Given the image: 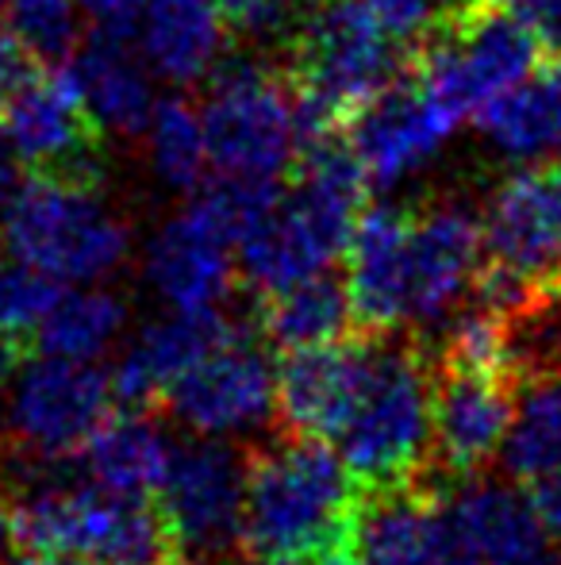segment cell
<instances>
[{"label":"cell","mask_w":561,"mask_h":565,"mask_svg":"<svg viewBox=\"0 0 561 565\" xmlns=\"http://www.w3.org/2000/svg\"><path fill=\"white\" fill-rule=\"evenodd\" d=\"M547 565H561V551H550V562Z\"/></svg>","instance_id":"41"},{"label":"cell","mask_w":561,"mask_h":565,"mask_svg":"<svg viewBox=\"0 0 561 565\" xmlns=\"http://www.w3.org/2000/svg\"><path fill=\"white\" fill-rule=\"evenodd\" d=\"M128 224L100 185L28 173L0 209V250L58 281H100L128 258Z\"/></svg>","instance_id":"4"},{"label":"cell","mask_w":561,"mask_h":565,"mask_svg":"<svg viewBox=\"0 0 561 565\" xmlns=\"http://www.w3.org/2000/svg\"><path fill=\"white\" fill-rule=\"evenodd\" d=\"M374 335H354L281 354L278 362V427L289 435L331 443L358 401Z\"/></svg>","instance_id":"13"},{"label":"cell","mask_w":561,"mask_h":565,"mask_svg":"<svg viewBox=\"0 0 561 565\" xmlns=\"http://www.w3.org/2000/svg\"><path fill=\"white\" fill-rule=\"evenodd\" d=\"M150 0H82V12L89 15L97 35L112 39H136L139 20Z\"/></svg>","instance_id":"33"},{"label":"cell","mask_w":561,"mask_h":565,"mask_svg":"<svg viewBox=\"0 0 561 565\" xmlns=\"http://www.w3.org/2000/svg\"><path fill=\"white\" fill-rule=\"evenodd\" d=\"M227 23L216 0H150L136 43L147 66L170 85H196L219 70Z\"/></svg>","instance_id":"20"},{"label":"cell","mask_w":561,"mask_h":565,"mask_svg":"<svg viewBox=\"0 0 561 565\" xmlns=\"http://www.w3.org/2000/svg\"><path fill=\"white\" fill-rule=\"evenodd\" d=\"M170 435H165L158 412L120 408L93 431V439L82 450L85 477L116 497H142L154 500L165 484L173 461Z\"/></svg>","instance_id":"21"},{"label":"cell","mask_w":561,"mask_h":565,"mask_svg":"<svg viewBox=\"0 0 561 565\" xmlns=\"http://www.w3.org/2000/svg\"><path fill=\"white\" fill-rule=\"evenodd\" d=\"M500 461L516 484L561 473V377L519 388L516 419L504 439Z\"/></svg>","instance_id":"25"},{"label":"cell","mask_w":561,"mask_h":565,"mask_svg":"<svg viewBox=\"0 0 561 565\" xmlns=\"http://www.w3.org/2000/svg\"><path fill=\"white\" fill-rule=\"evenodd\" d=\"M485 254L531 281H554L561 269V181L524 166L493 189L485 209Z\"/></svg>","instance_id":"15"},{"label":"cell","mask_w":561,"mask_h":565,"mask_svg":"<svg viewBox=\"0 0 561 565\" xmlns=\"http://www.w3.org/2000/svg\"><path fill=\"white\" fill-rule=\"evenodd\" d=\"M147 154L154 173L170 189L181 193H201L208 185V131H204V116L185 97H165L154 105V116L147 124Z\"/></svg>","instance_id":"26"},{"label":"cell","mask_w":561,"mask_h":565,"mask_svg":"<svg viewBox=\"0 0 561 565\" xmlns=\"http://www.w3.org/2000/svg\"><path fill=\"white\" fill-rule=\"evenodd\" d=\"M170 565H196V562H188V558H177V562H170Z\"/></svg>","instance_id":"42"},{"label":"cell","mask_w":561,"mask_h":565,"mask_svg":"<svg viewBox=\"0 0 561 565\" xmlns=\"http://www.w3.org/2000/svg\"><path fill=\"white\" fill-rule=\"evenodd\" d=\"M350 4H358L377 28H385L400 43H408V39L420 43L427 31L446 15L450 0H350Z\"/></svg>","instance_id":"30"},{"label":"cell","mask_w":561,"mask_h":565,"mask_svg":"<svg viewBox=\"0 0 561 565\" xmlns=\"http://www.w3.org/2000/svg\"><path fill=\"white\" fill-rule=\"evenodd\" d=\"M273 404H278V370L266 354V339L247 323H235L231 335L208 350L165 393L162 412L193 427L196 435L224 439L266 424Z\"/></svg>","instance_id":"9"},{"label":"cell","mask_w":561,"mask_h":565,"mask_svg":"<svg viewBox=\"0 0 561 565\" xmlns=\"http://www.w3.org/2000/svg\"><path fill=\"white\" fill-rule=\"evenodd\" d=\"M31 350H35L31 342H23V339H15V335H8V331H0V404H4V393L12 388L15 373L23 370V362H28Z\"/></svg>","instance_id":"36"},{"label":"cell","mask_w":561,"mask_h":565,"mask_svg":"<svg viewBox=\"0 0 561 565\" xmlns=\"http://www.w3.org/2000/svg\"><path fill=\"white\" fill-rule=\"evenodd\" d=\"M0 135L31 173L100 185V124L82 97L74 66H31L0 105Z\"/></svg>","instance_id":"6"},{"label":"cell","mask_w":561,"mask_h":565,"mask_svg":"<svg viewBox=\"0 0 561 565\" xmlns=\"http://www.w3.org/2000/svg\"><path fill=\"white\" fill-rule=\"evenodd\" d=\"M255 328L281 354L308 347H327L354 335V305L346 281L331 274H315L308 281L284 285L273 292H258Z\"/></svg>","instance_id":"23"},{"label":"cell","mask_w":561,"mask_h":565,"mask_svg":"<svg viewBox=\"0 0 561 565\" xmlns=\"http://www.w3.org/2000/svg\"><path fill=\"white\" fill-rule=\"evenodd\" d=\"M296 4L308 0H216L227 31L239 39H273L296 20Z\"/></svg>","instance_id":"31"},{"label":"cell","mask_w":561,"mask_h":565,"mask_svg":"<svg viewBox=\"0 0 561 565\" xmlns=\"http://www.w3.org/2000/svg\"><path fill=\"white\" fill-rule=\"evenodd\" d=\"M504 8L531 31L550 62H561V0H508Z\"/></svg>","instance_id":"32"},{"label":"cell","mask_w":561,"mask_h":565,"mask_svg":"<svg viewBox=\"0 0 561 565\" xmlns=\"http://www.w3.org/2000/svg\"><path fill=\"white\" fill-rule=\"evenodd\" d=\"M485 266V220L462 201L412 209L408 231V323L442 320L473 292Z\"/></svg>","instance_id":"11"},{"label":"cell","mask_w":561,"mask_h":565,"mask_svg":"<svg viewBox=\"0 0 561 565\" xmlns=\"http://www.w3.org/2000/svg\"><path fill=\"white\" fill-rule=\"evenodd\" d=\"M554 173H558V181H561V166H558V170H554Z\"/></svg>","instance_id":"44"},{"label":"cell","mask_w":561,"mask_h":565,"mask_svg":"<svg viewBox=\"0 0 561 565\" xmlns=\"http://www.w3.org/2000/svg\"><path fill=\"white\" fill-rule=\"evenodd\" d=\"M434 358L416 335H374L346 424L331 439L369 497L434 477Z\"/></svg>","instance_id":"2"},{"label":"cell","mask_w":561,"mask_h":565,"mask_svg":"<svg viewBox=\"0 0 561 565\" xmlns=\"http://www.w3.org/2000/svg\"><path fill=\"white\" fill-rule=\"evenodd\" d=\"M519 381L511 373L446 370L434 362V477L465 481L477 477L511 431Z\"/></svg>","instance_id":"10"},{"label":"cell","mask_w":561,"mask_h":565,"mask_svg":"<svg viewBox=\"0 0 561 565\" xmlns=\"http://www.w3.org/2000/svg\"><path fill=\"white\" fill-rule=\"evenodd\" d=\"M201 116L219 178L281 181L304 147L292 85L270 62H224L212 74Z\"/></svg>","instance_id":"5"},{"label":"cell","mask_w":561,"mask_h":565,"mask_svg":"<svg viewBox=\"0 0 561 565\" xmlns=\"http://www.w3.org/2000/svg\"><path fill=\"white\" fill-rule=\"evenodd\" d=\"M454 4H465V8H504L508 0H454Z\"/></svg>","instance_id":"40"},{"label":"cell","mask_w":561,"mask_h":565,"mask_svg":"<svg viewBox=\"0 0 561 565\" xmlns=\"http://www.w3.org/2000/svg\"><path fill=\"white\" fill-rule=\"evenodd\" d=\"M128 305L108 289L69 292L62 305L43 320L35 331V350L46 358H69V362H89L100 350L112 347L123 331Z\"/></svg>","instance_id":"27"},{"label":"cell","mask_w":561,"mask_h":565,"mask_svg":"<svg viewBox=\"0 0 561 565\" xmlns=\"http://www.w3.org/2000/svg\"><path fill=\"white\" fill-rule=\"evenodd\" d=\"M524 489H527V497H531L535 512H539L542 527L561 539V473L531 481V484H524Z\"/></svg>","instance_id":"35"},{"label":"cell","mask_w":561,"mask_h":565,"mask_svg":"<svg viewBox=\"0 0 561 565\" xmlns=\"http://www.w3.org/2000/svg\"><path fill=\"white\" fill-rule=\"evenodd\" d=\"M477 124L500 154L519 162L561 154V62L535 70L516 89L488 100Z\"/></svg>","instance_id":"24"},{"label":"cell","mask_w":561,"mask_h":565,"mask_svg":"<svg viewBox=\"0 0 561 565\" xmlns=\"http://www.w3.org/2000/svg\"><path fill=\"white\" fill-rule=\"evenodd\" d=\"M74 77L82 85V97L100 127L116 135H142L154 116V85L139 51H131V39L97 35L74 54Z\"/></svg>","instance_id":"22"},{"label":"cell","mask_w":561,"mask_h":565,"mask_svg":"<svg viewBox=\"0 0 561 565\" xmlns=\"http://www.w3.org/2000/svg\"><path fill=\"white\" fill-rule=\"evenodd\" d=\"M439 477L369 497L358 551L366 565H477L446 508Z\"/></svg>","instance_id":"14"},{"label":"cell","mask_w":561,"mask_h":565,"mask_svg":"<svg viewBox=\"0 0 561 565\" xmlns=\"http://www.w3.org/2000/svg\"><path fill=\"white\" fill-rule=\"evenodd\" d=\"M231 331L235 323H227L224 312H177L173 320L142 328L112 370L116 404L136 412H158L165 393Z\"/></svg>","instance_id":"19"},{"label":"cell","mask_w":561,"mask_h":565,"mask_svg":"<svg viewBox=\"0 0 561 565\" xmlns=\"http://www.w3.org/2000/svg\"><path fill=\"white\" fill-rule=\"evenodd\" d=\"M450 520L477 565H547V527L524 484L477 473L446 492Z\"/></svg>","instance_id":"18"},{"label":"cell","mask_w":561,"mask_h":565,"mask_svg":"<svg viewBox=\"0 0 561 565\" xmlns=\"http://www.w3.org/2000/svg\"><path fill=\"white\" fill-rule=\"evenodd\" d=\"M304 565H366V558H362L358 546H350V551H335V554H323V558H312Z\"/></svg>","instance_id":"39"},{"label":"cell","mask_w":561,"mask_h":565,"mask_svg":"<svg viewBox=\"0 0 561 565\" xmlns=\"http://www.w3.org/2000/svg\"><path fill=\"white\" fill-rule=\"evenodd\" d=\"M369 492L323 439L273 431L247 447L239 558L247 565H304L358 546Z\"/></svg>","instance_id":"1"},{"label":"cell","mask_w":561,"mask_h":565,"mask_svg":"<svg viewBox=\"0 0 561 565\" xmlns=\"http://www.w3.org/2000/svg\"><path fill=\"white\" fill-rule=\"evenodd\" d=\"M412 74V54L350 0H323L292 28L284 77L304 142L346 131L354 116Z\"/></svg>","instance_id":"3"},{"label":"cell","mask_w":561,"mask_h":565,"mask_svg":"<svg viewBox=\"0 0 561 565\" xmlns=\"http://www.w3.org/2000/svg\"><path fill=\"white\" fill-rule=\"evenodd\" d=\"M231 238L196 201L162 224L147 246V277L177 312H219L235 285Z\"/></svg>","instance_id":"17"},{"label":"cell","mask_w":561,"mask_h":565,"mask_svg":"<svg viewBox=\"0 0 561 565\" xmlns=\"http://www.w3.org/2000/svg\"><path fill=\"white\" fill-rule=\"evenodd\" d=\"M31 70V51L8 23H0V105L12 97V89Z\"/></svg>","instance_id":"34"},{"label":"cell","mask_w":561,"mask_h":565,"mask_svg":"<svg viewBox=\"0 0 561 565\" xmlns=\"http://www.w3.org/2000/svg\"><path fill=\"white\" fill-rule=\"evenodd\" d=\"M12 147L4 142V135H0V209H4L8 201H12Z\"/></svg>","instance_id":"37"},{"label":"cell","mask_w":561,"mask_h":565,"mask_svg":"<svg viewBox=\"0 0 561 565\" xmlns=\"http://www.w3.org/2000/svg\"><path fill=\"white\" fill-rule=\"evenodd\" d=\"M242 489L247 447H231L216 435L173 447L170 473L154 500L188 562L224 565L227 558H239Z\"/></svg>","instance_id":"7"},{"label":"cell","mask_w":561,"mask_h":565,"mask_svg":"<svg viewBox=\"0 0 561 565\" xmlns=\"http://www.w3.org/2000/svg\"><path fill=\"white\" fill-rule=\"evenodd\" d=\"M554 289L561 292V269H558V277H554Z\"/></svg>","instance_id":"43"},{"label":"cell","mask_w":561,"mask_h":565,"mask_svg":"<svg viewBox=\"0 0 561 565\" xmlns=\"http://www.w3.org/2000/svg\"><path fill=\"white\" fill-rule=\"evenodd\" d=\"M408 231L412 209L366 204L346 246V289L354 305V328L366 335H389L408 323Z\"/></svg>","instance_id":"16"},{"label":"cell","mask_w":561,"mask_h":565,"mask_svg":"<svg viewBox=\"0 0 561 565\" xmlns=\"http://www.w3.org/2000/svg\"><path fill=\"white\" fill-rule=\"evenodd\" d=\"M457 124L462 116L454 108L434 100L416 77H404L362 108L343 135L374 185H397L446 147Z\"/></svg>","instance_id":"12"},{"label":"cell","mask_w":561,"mask_h":565,"mask_svg":"<svg viewBox=\"0 0 561 565\" xmlns=\"http://www.w3.org/2000/svg\"><path fill=\"white\" fill-rule=\"evenodd\" d=\"M77 4L82 0H0L8 28L39 54H66L74 46Z\"/></svg>","instance_id":"29"},{"label":"cell","mask_w":561,"mask_h":565,"mask_svg":"<svg viewBox=\"0 0 561 565\" xmlns=\"http://www.w3.org/2000/svg\"><path fill=\"white\" fill-rule=\"evenodd\" d=\"M8 551H15V546H12V523H8V500L4 489H0V565L8 562Z\"/></svg>","instance_id":"38"},{"label":"cell","mask_w":561,"mask_h":565,"mask_svg":"<svg viewBox=\"0 0 561 565\" xmlns=\"http://www.w3.org/2000/svg\"><path fill=\"white\" fill-rule=\"evenodd\" d=\"M62 305V281L28 262H0V331L35 347V331Z\"/></svg>","instance_id":"28"},{"label":"cell","mask_w":561,"mask_h":565,"mask_svg":"<svg viewBox=\"0 0 561 565\" xmlns=\"http://www.w3.org/2000/svg\"><path fill=\"white\" fill-rule=\"evenodd\" d=\"M112 373L69 358L23 362L8 393V443L31 458H74L112 416Z\"/></svg>","instance_id":"8"}]
</instances>
